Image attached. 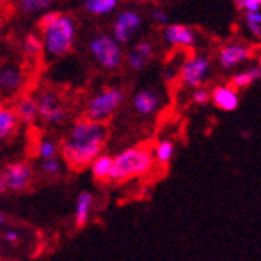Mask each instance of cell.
I'll list each match as a JSON object with an SVG mask.
<instances>
[{"instance_id": "5bb4252c", "label": "cell", "mask_w": 261, "mask_h": 261, "mask_svg": "<svg viewBox=\"0 0 261 261\" xmlns=\"http://www.w3.org/2000/svg\"><path fill=\"white\" fill-rule=\"evenodd\" d=\"M152 55H153V45L150 44V41H146V39L139 41L128 52L127 64L133 70H141V69H144V66L152 58Z\"/></svg>"}, {"instance_id": "7402d4cb", "label": "cell", "mask_w": 261, "mask_h": 261, "mask_svg": "<svg viewBox=\"0 0 261 261\" xmlns=\"http://www.w3.org/2000/svg\"><path fill=\"white\" fill-rule=\"evenodd\" d=\"M54 0H19V8L25 14H36L47 10Z\"/></svg>"}, {"instance_id": "836d02e7", "label": "cell", "mask_w": 261, "mask_h": 261, "mask_svg": "<svg viewBox=\"0 0 261 261\" xmlns=\"http://www.w3.org/2000/svg\"><path fill=\"white\" fill-rule=\"evenodd\" d=\"M7 221V218H5V215H4V213L2 211H0V224H4Z\"/></svg>"}, {"instance_id": "f546056e", "label": "cell", "mask_w": 261, "mask_h": 261, "mask_svg": "<svg viewBox=\"0 0 261 261\" xmlns=\"http://www.w3.org/2000/svg\"><path fill=\"white\" fill-rule=\"evenodd\" d=\"M152 19L158 23V25H166V23H169V16L163 10H155L152 13Z\"/></svg>"}, {"instance_id": "5b68a950", "label": "cell", "mask_w": 261, "mask_h": 261, "mask_svg": "<svg viewBox=\"0 0 261 261\" xmlns=\"http://www.w3.org/2000/svg\"><path fill=\"white\" fill-rule=\"evenodd\" d=\"M89 50L99 64L108 70L119 67L124 58L121 44L110 35H96L89 42Z\"/></svg>"}, {"instance_id": "52a82bcc", "label": "cell", "mask_w": 261, "mask_h": 261, "mask_svg": "<svg viewBox=\"0 0 261 261\" xmlns=\"http://www.w3.org/2000/svg\"><path fill=\"white\" fill-rule=\"evenodd\" d=\"M25 83V72L16 63L0 64V96L14 97L23 88Z\"/></svg>"}, {"instance_id": "2e32d148", "label": "cell", "mask_w": 261, "mask_h": 261, "mask_svg": "<svg viewBox=\"0 0 261 261\" xmlns=\"http://www.w3.org/2000/svg\"><path fill=\"white\" fill-rule=\"evenodd\" d=\"M16 116L17 119L25 122V124H33L38 117H39V111H38V103L35 97H22L17 105H16Z\"/></svg>"}, {"instance_id": "cb8c5ba5", "label": "cell", "mask_w": 261, "mask_h": 261, "mask_svg": "<svg viewBox=\"0 0 261 261\" xmlns=\"http://www.w3.org/2000/svg\"><path fill=\"white\" fill-rule=\"evenodd\" d=\"M174 156V144L171 141H161L155 147V158L161 164H168Z\"/></svg>"}, {"instance_id": "f1b7e54d", "label": "cell", "mask_w": 261, "mask_h": 261, "mask_svg": "<svg viewBox=\"0 0 261 261\" xmlns=\"http://www.w3.org/2000/svg\"><path fill=\"white\" fill-rule=\"evenodd\" d=\"M193 100L199 105H205L208 100H210V92L203 88H197L194 92H193Z\"/></svg>"}, {"instance_id": "1f68e13d", "label": "cell", "mask_w": 261, "mask_h": 261, "mask_svg": "<svg viewBox=\"0 0 261 261\" xmlns=\"http://www.w3.org/2000/svg\"><path fill=\"white\" fill-rule=\"evenodd\" d=\"M7 183H5V180H4V177L2 175H0V194H2V193H5L7 191Z\"/></svg>"}, {"instance_id": "d6986e66", "label": "cell", "mask_w": 261, "mask_h": 261, "mask_svg": "<svg viewBox=\"0 0 261 261\" xmlns=\"http://www.w3.org/2000/svg\"><path fill=\"white\" fill-rule=\"evenodd\" d=\"M111 168H113V158L107 156V155H99L96 160L91 163L92 175H94V178L99 180V181L110 180Z\"/></svg>"}, {"instance_id": "484cf974", "label": "cell", "mask_w": 261, "mask_h": 261, "mask_svg": "<svg viewBox=\"0 0 261 261\" xmlns=\"http://www.w3.org/2000/svg\"><path fill=\"white\" fill-rule=\"evenodd\" d=\"M57 153H58V149H57V146L54 144L52 141H49V139L41 141V144L38 147V155L41 158H44V160H55Z\"/></svg>"}, {"instance_id": "83f0119b", "label": "cell", "mask_w": 261, "mask_h": 261, "mask_svg": "<svg viewBox=\"0 0 261 261\" xmlns=\"http://www.w3.org/2000/svg\"><path fill=\"white\" fill-rule=\"evenodd\" d=\"M238 5L243 10H246V13H249V11H259L261 0H238Z\"/></svg>"}, {"instance_id": "8992f818", "label": "cell", "mask_w": 261, "mask_h": 261, "mask_svg": "<svg viewBox=\"0 0 261 261\" xmlns=\"http://www.w3.org/2000/svg\"><path fill=\"white\" fill-rule=\"evenodd\" d=\"M36 103H38L39 116L47 124L58 125L66 119V116H67L66 107L63 105V102H61V99L57 92L42 91L39 94V97L36 99Z\"/></svg>"}, {"instance_id": "277c9868", "label": "cell", "mask_w": 261, "mask_h": 261, "mask_svg": "<svg viewBox=\"0 0 261 261\" xmlns=\"http://www.w3.org/2000/svg\"><path fill=\"white\" fill-rule=\"evenodd\" d=\"M124 102V92L119 88H105L94 94L86 105V119L105 122Z\"/></svg>"}, {"instance_id": "30bf717a", "label": "cell", "mask_w": 261, "mask_h": 261, "mask_svg": "<svg viewBox=\"0 0 261 261\" xmlns=\"http://www.w3.org/2000/svg\"><path fill=\"white\" fill-rule=\"evenodd\" d=\"M253 57L252 47L244 42H230L224 45L218 54V63L224 69H231L249 61Z\"/></svg>"}, {"instance_id": "6da1fadb", "label": "cell", "mask_w": 261, "mask_h": 261, "mask_svg": "<svg viewBox=\"0 0 261 261\" xmlns=\"http://www.w3.org/2000/svg\"><path fill=\"white\" fill-rule=\"evenodd\" d=\"M108 136L107 125L89 119H82L74 124L61 144V155L74 169L86 168L100 155Z\"/></svg>"}, {"instance_id": "4dcf8cb0", "label": "cell", "mask_w": 261, "mask_h": 261, "mask_svg": "<svg viewBox=\"0 0 261 261\" xmlns=\"http://www.w3.org/2000/svg\"><path fill=\"white\" fill-rule=\"evenodd\" d=\"M4 236H5V240H7L8 243H13V244H16V243L19 241V234H17L16 231H7Z\"/></svg>"}, {"instance_id": "ba28073f", "label": "cell", "mask_w": 261, "mask_h": 261, "mask_svg": "<svg viewBox=\"0 0 261 261\" xmlns=\"http://www.w3.org/2000/svg\"><path fill=\"white\" fill-rule=\"evenodd\" d=\"M210 69V60L205 55H196L183 63L180 69V79L188 86H200L206 80Z\"/></svg>"}, {"instance_id": "3957f363", "label": "cell", "mask_w": 261, "mask_h": 261, "mask_svg": "<svg viewBox=\"0 0 261 261\" xmlns=\"http://www.w3.org/2000/svg\"><path fill=\"white\" fill-rule=\"evenodd\" d=\"M153 153L144 146H136L121 152L113 158V168L110 180L113 181H125L133 177L144 175L152 169Z\"/></svg>"}, {"instance_id": "e575fe53", "label": "cell", "mask_w": 261, "mask_h": 261, "mask_svg": "<svg viewBox=\"0 0 261 261\" xmlns=\"http://www.w3.org/2000/svg\"><path fill=\"white\" fill-rule=\"evenodd\" d=\"M0 64H2V55H0Z\"/></svg>"}, {"instance_id": "9a60e30c", "label": "cell", "mask_w": 261, "mask_h": 261, "mask_svg": "<svg viewBox=\"0 0 261 261\" xmlns=\"http://www.w3.org/2000/svg\"><path fill=\"white\" fill-rule=\"evenodd\" d=\"M133 107H135L136 113L141 116L153 114L160 107V96L156 92L149 91V89L139 91L133 99Z\"/></svg>"}, {"instance_id": "8fae6325", "label": "cell", "mask_w": 261, "mask_h": 261, "mask_svg": "<svg viewBox=\"0 0 261 261\" xmlns=\"http://www.w3.org/2000/svg\"><path fill=\"white\" fill-rule=\"evenodd\" d=\"M163 36L169 45L172 47H193L197 41L196 32L181 23H169L166 25Z\"/></svg>"}, {"instance_id": "4316f807", "label": "cell", "mask_w": 261, "mask_h": 261, "mask_svg": "<svg viewBox=\"0 0 261 261\" xmlns=\"http://www.w3.org/2000/svg\"><path fill=\"white\" fill-rule=\"evenodd\" d=\"M42 171L49 175H57L60 172V163L57 160H45L42 163Z\"/></svg>"}, {"instance_id": "603a6c76", "label": "cell", "mask_w": 261, "mask_h": 261, "mask_svg": "<svg viewBox=\"0 0 261 261\" xmlns=\"http://www.w3.org/2000/svg\"><path fill=\"white\" fill-rule=\"evenodd\" d=\"M244 25L250 36L259 39L261 36V13L259 11H249L244 16Z\"/></svg>"}, {"instance_id": "44dd1931", "label": "cell", "mask_w": 261, "mask_h": 261, "mask_svg": "<svg viewBox=\"0 0 261 261\" xmlns=\"http://www.w3.org/2000/svg\"><path fill=\"white\" fill-rule=\"evenodd\" d=\"M86 11L94 16H107L117 7V0H85Z\"/></svg>"}, {"instance_id": "e0dca14e", "label": "cell", "mask_w": 261, "mask_h": 261, "mask_svg": "<svg viewBox=\"0 0 261 261\" xmlns=\"http://www.w3.org/2000/svg\"><path fill=\"white\" fill-rule=\"evenodd\" d=\"M19 119L14 110L8 107H0V141L8 139L17 128Z\"/></svg>"}, {"instance_id": "d590c367", "label": "cell", "mask_w": 261, "mask_h": 261, "mask_svg": "<svg viewBox=\"0 0 261 261\" xmlns=\"http://www.w3.org/2000/svg\"><path fill=\"white\" fill-rule=\"evenodd\" d=\"M0 2H4V0H0Z\"/></svg>"}, {"instance_id": "7c38bea8", "label": "cell", "mask_w": 261, "mask_h": 261, "mask_svg": "<svg viewBox=\"0 0 261 261\" xmlns=\"http://www.w3.org/2000/svg\"><path fill=\"white\" fill-rule=\"evenodd\" d=\"M2 177L7 183V188L14 189V191H20V189H25L30 185L32 169L23 163H14L7 166Z\"/></svg>"}, {"instance_id": "ac0fdd59", "label": "cell", "mask_w": 261, "mask_h": 261, "mask_svg": "<svg viewBox=\"0 0 261 261\" xmlns=\"http://www.w3.org/2000/svg\"><path fill=\"white\" fill-rule=\"evenodd\" d=\"M91 205H92V196L89 193H82L75 205V225L79 228L86 225L91 213Z\"/></svg>"}, {"instance_id": "d6a6232c", "label": "cell", "mask_w": 261, "mask_h": 261, "mask_svg": "<svg viewBox=\"0 0 261 261\" xmlns=\"http://www.w3.org/2000/svg\"><path fill=\"white\" fill-rule=\"evenodd\" d=\"M4 20H5V10L0 7V29L4 25Z\"/></svg>"}, {"instance_id": "4fadbf2b", "label": "cell", "mask_w": 261, "mask_h": 261, "mask_svg": "<svg viewBox=\"0 0 261 261\" xmlns=\"http://www.w3.org/2000/svg\"><path fill=\"white\" fill-rule=\"evenodd\" d=\"M211 102L215 103V107H218L222 111H234L240 107V96L238 91L231 86H218L213 89V92L210 94Z\"/></svg>"}, {"instance_id": "ffe728a7", "label": "cell", "mask_w": 261, "mask_h": 261, "mask_svg": "<svg viewBox=\"0 0 261 261\" xmlns=\"http://www.w3.org/2000/svg\"><path fill=\"white\" fill-rule=\"evenodd\" d=\"M261 75V69L259 66H253V67H249V69H244L241 72L234 74L233 79H231V88L234 89H240V88H247L250 86L252 83H255Z\"/></svg>"}, {"instance_id": "d4e9b609", "label": "cell", "mask_w": 261, "mask_h": 261, "mask_svg": "<svg viewBox=\"0 0 261 261\" xmlns=\"http://www.w3.org/2000/svg\"><path fill=\"white\" fill-rule=\"evenodd\" d=\"M42 50V42L41 38L36 35H29L25 39H23V52L30 57H36L39 55Z\"/></svg>"}, {"instance_id": "7a4b0ae2", "label": "cell", "mask_w": 261, "mask_h": 261, "mask_svg": "<svg viewBox=\"0 0 261 261\" xmlns=\"http://www.w3.org/2000/svg\"><path fill=\"white\" fill-rule=\"evenodd\" d=\"M42 30V50L47 57L60 58L70 52L75 41V22L58 13H45L39 20Z\"/></svg>"}, {"instance_id": "9c48e42d", "label": "cell", "mask_w": 261, "mask_h": 261, "mask_svg": "<svg viewBox=\"0 0 261 261\" xmlns=\"http://www.w3.org/2000/svg\"><path fill=\"white\" fill-rule=\"evenodd\" d=\"M142 25V17L135 10H125L117 14L114 25H113V38L119 42H128L133 35L141 29Z\"/></svg>"}]
</instances>
